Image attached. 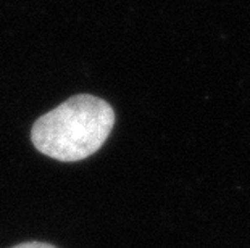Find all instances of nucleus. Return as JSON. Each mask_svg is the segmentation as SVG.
<instances>
[{
    "instance_id": "f257e3e1",
    "label": "nucleus",
    "mask_w": 250,
    "mask_h": 248,
    "mask_svg": "<svg viewBox=\"0 0 250 248\" xmlns=\"http://www.w3.org/2000/svg\"><path fill=\"white\" fill-rule=\"evenodd\" d=\"M115 124L113 108L94 95H74L41 116L31 131L37 150L58 161H79L105 144Z\"/></svg>"
},
{
    "instance_id": "f03ea898",
    "label": "nucleus",
    "mask_w": 250,
    "mask_h": 248,
    "mask_svg": "<svg viewBox=\"0 0 250 248\" xmlns=\"http://www.w3.org/2000/svg\"><path fill=\"white\" fill-rule=\"evenodd\" d=\"M13 248H57L50 244H44V242H24V244H20Z\"/></svg>"
}]
</instances>
